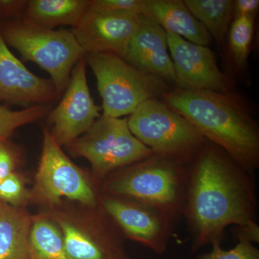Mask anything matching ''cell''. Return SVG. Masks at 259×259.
<instances>
[{"label": "cell", "instance_id": "cell-22", "mask_svg": "<svg viewBox=\"0 0 259 259\" xmlns=\"http://www.w3.org/2000/svg\"><path fill=\"white\" fill-rule=\"evenodd\" d=\"M49 110L47 105H35L19 111L0 105V143L4 142L15 129L41 118Z\"/></svg>", "mask_w": 259, "mask_h": 259}, {"label": "cell", "instance_id": "cell-19", "mask_svg": "<svg viewBox=\"0 0 259 259\" xmlns=\"http://www.w3.org/2000/svg\"><path fill=\"white\" fill-rule=\"evenodd\" d=\"M184 3L211 37L218 44H223L234 15V1L185 0Z\"/></svg>", "mask_w": 259, "mask_h": 259}, {"label": "cell", "instance_id": "cell-13", "mask_svg": "<svg viewBox=\"0 0 259 259\" xmlns=\"http://www.w3.org/2000/svg\"><path fill=\"white\" fill-rule=\"evenodd\" d=\"M140 20V15L88 9L72 32L86 54L112 53L123 59Z\"/></svg>", "mask_w": 259, "mask_h": 259}, {"label": "cell", "instance_id": "cell-16", "mask_svg": "<svg viewBox=\"0 0 259 259\" xmlns=\"http://www.w3.org/2000/svg\"><path fill=\"white\" fill-rule=\"evenodd\" d=\"M192 44L207 47L212 37L181 0H146L143 15Z\"/></svg>", "mask_w": 259, "mask_h": 259}, {"label": "cell", "instance_id": "cell-4", "mask_svg": "<svg viewBox=\"0 0 259 259\" xmlns=\"http://www.w3.org/2000/svg\"><path fill=\"white\" fill-rule=\"evenodd\" d=\"M85 61L96 76L103 115H131L143 102L168 93L165 80L146 74L112 53H88Z\"/></svg>", "mask_w": 259, "mask_h": 259}, {"label": "cell", "instance_id": "cell-12", "mask_svg": "<svg viewBox=\"0 0 259 259\" xmlns=\"http://www.w3.org/2000/svg\"><path fill=\"white\" fill-rule=\"evenodd\" d=\"M168 48L181 90H208L228 93L229 81L218 67L215 55L204 46L166 32Z\"/></svg>", "mask_w": 259, "mask_h": 259}, {"label": "cell", "instance_id": "cell-3", "mask_svg": "<svg viewBox=\"0 0 259 259\" xmlns=\"http://www.w3.org/2000/svg\"><path fill=\"white\" fill-rule=\"evenodd\" d=\"M190 165L153 153L104 179L101 194L146 204L176 224L183 216Z\"/></svg>", "mask_w": 259, "mask_h": 259}, {"label": "cell", "instance_id": "cell-1", "mask_svg": "<svg viewBox=\"0 0 259 259\" xmlns=\"http://www.w3.org/2000/svg\"><path fill=\"white\" fill-rule=\"evenodd\" d=\"M257 197L251 175L207 141L191 163L183 217L193 252L222 243L225 230L256 222Z\"/></svg>", "mask_w": 259, "mask_h": 259}, {"label": "cell", "instance_id": "cell-10", "mask_svg": "<svg viewBox=\"0 0 259 259\" xmlns=\"http://www.w3.org/2000/svg\"><path fill=\"white\" fill-rule=\"evenodd\" d=\"M100 205L125 238L157 254L166 252L175 223L163 213L136 201L106 194L100 195Z\"/></svg>", "mask_w": 259, "mask_h": 259}, {"label": "cell", "instance_id": "cell-5", "mask_svg": "<svg viewBox=\"0 0 259 259\" xmlns=\"http://www.w3.org/2000/svg\"><path fill=\"white\" fill-rule=\"evenodd\" d=\"M131 133L154 153L191 164L207 140L164 102L151 99L127 119Z\"/></svg>", "mask_w": 259, "mask_h": 259}, {"label": "cell", "instance_id": "cell-28", "mask_svg": "<svg viewBox=\"0 0 259 259\" xmlns=\"http://www.w3.org/2000/svg\"><path fill=\"white\" fill-rule=\"evenodd\" d=\"M28 1L0 0V16L11 17L18 14L26 8Z\"/></svg>", "mask_w": 259, "mask_h": 259}, {"label": "cell", "instance_id": "cell-15", "mask_svg": "<svg viewBox=\"0 0 259 259\" xmlns=\"http://www.w3.org/2000/svg\"><path fill=\"white\" fill-rule=\"evenodd\" d=\"M168 49L164 29L151 19L141 15L139 28L130 41L123 59L146 74L176 82Z\"/></svg>", "mask_w": 259, "mask_h": 259}, {"label": "cell", "instance_id": "cell-2", "mask_svg": "<svg viewBox=\"0 0 259 259\" xmlns=\"http://www.w3.org/2000/svg\"><path fill=\"white\" fill-rule=\"evenodd\" d=\"M165 103L187 119L207 141L252 175L259 166V129L249 112L228 93L179 90L163 95Z\"/></svg>", "mask_w": 259, "mask_h": 259}, {"label": "cell", "instance_id": "cell-18", "mask_svg": "<svg viewBox=\"0 0 259 259\" xmlns=\"http://www.w3.org/2000/svg\"><path fill=\"white\" fill-rule=\"evenodd\" d=\"M90 3V0H31L27 3L23 21L50 30L59 25L74 28Z\"/></svg>", "mask_w": 259, "mask_h": 259}, {"label": "cell", "instance_id": "cell-23", "mask_svg": "<svg viewBox=\"0 0 259 259\" xmlns=\"http://www.w3.org/2000/svg\"><path fill=\"white\" fill-rule=\"evenodd\" d=\"M236 246L229 250L223 249L221 243L212 244V250L199 255L198 259H259V250L254 243L239 237Z\"/></svg>", "mask_w": 259, "mask_h": 259}, {"label": "cell", "instance_id": "cell-21", "mask_svg": "<svg viewBox=\"0 0 259 259\" xmlns=\"http://www.w3.org/2000/svg\"><path fill=\"white\" fill-rule=\"evenodd\" d=\"M254 28V16L235 17L228 34L229 46L235 64L240 69L246 66Z\"/></svg>", "mask_w": 259, "mask_h": 259}, {"label": "cell", "instance_id": "cell-11", "mask_svg": "<svg viewBox=\"0 0 259 259\" xmlns=\"http://www.w3.org/2000/svg\"><path fill=\"white\" fill-rule=\"evenodd\" d=\"M86 64L82 57L75 65L66 93L49 117L54 125L51 134L60 146H67L88 132L101 116V108L95 105L89 90Z\"/></svg>", "mask_w": 259, "mask_h": 259}, {"label": "cell", "instance_id": "cell-20", "mask_svg": "<svg viewBox=\"0 0 259 259\" xmlns=\"http://www.w3.org/2000/svg\"><path fill=\"white\" fill-rule=\"evenodd\" d=\"M31 241L35 259H70L60 230L48 214L32 217Z\"/></svg>", "mask_w": 259, "mask_h": 259}, {"label": "cell", "instance_id": "cell-17", "mask_svg": "<svg viewBox=\"0 0 259 259\" xmlns=\"http://www.w3.org/2000/svg\"><path fill=\"white\" fill-rule=\"evenodd\" d=\"M32 224L28 213L0 201V259H35Z\"/></svg>", "mask_w": 259, "mask_h": 259}, {"label": "cell", "instance_id": "cell-24", "mask_svg": "<svg viewBox=\"0 0 259 259\" xmlns=\"http://www.w3.org/2000/svg\"><path fill=\"white\" fill-rule=\"evenodd\" d=\"M29 194L23 180L15 172L0 181V201L18 207L28 200Z\"/></svg>", "mask_w": 259, "mask_h": 259}, {"label": "cell", "instance_id": "cell-7", "mask_svg": "<svg viewBox=\"0 0 259 259\" xmlns=\"http://www.w3.org/2000/svg\"><path fill=\"white\" fill-rule=\"evenodd\" d=\"M67 147L74 156L85 158L91 163L98 180L154 153L131 133L127 118L103 115Z\"/></svg>", "mask_w": 259, "mask_h": 259}, {"label": "cell", "instance_id": "cell-9", "mask_svg": "<svg viewBox=\"0 0 259 259\" xmlns=\"http://www.w3.org/2000/svg\"><path fill=\"white\" fill-rule=\"evenodd\" d=\"M32 195L49 207L57 205L63 198L76 201L87 208L100 205V196L96 189L47 130Z\"/></svg>", "mask_w": 259, "mask_h": 259}, {"label": "cell", "instance_id": "cell-27", "mask_svg": "<svg viewBox=\"0 0 259 259\" xmlns=\"http://www.w3.org/2000/svg\"><path fill=\"white\" fill-rule=\"evenodd\" d=\"M258 7V0H237V1H234L235 17L255 16Z\"/></svg>", "mask_w": 259, "mask_h": 259}, {"label": "cell", "instance_id": "cell-25", "mask_svg": "<svg viewBox=\"0 0 259 259\" xmlns=\"http://www.w3.org/2000/svg\"><path fill=\"white\" fill-rule=\"evenodd\" d=\"M146 0H93L88 10L102 13L142 15Z\"/></svg>", "mask_w": 259, "mask_h": 259}, {"label": "cell", "instance_id": "cell-26", "mask_svg": "<svg viewBox=\"0 0 259 259\" xmlns=\"http://www.w3.org/2000/svg\"><path fill=\"white\" fill-rule=\"evenodd\" d=\"M15 166V158L9 148L0 143V181L13 173Z\"/></svg>", "mask_w": 259, "mask_h": 259}, {"label": "cell", "instance_id": "cell-6", "mask_svg": "<svg viewBox=\"0 0 259 259\" xmlns=\"http://www.w3.org/2000/svg\"><path fill=\"white\" fill-rule=\"evenodd\" d=\"M1 33L6 44L15 48L25 60L35 63L50 74L59 95L67 88L75 65L86 54L69 30L15 21L7 24Z\"/></svg>", "mask_w": 259, "mask_h": 259}, {"label": "cell", "instance_id": "cell-8", "mask_svg": "<svg viewBox=\"0 0 259 259\" xmlns=\"http://www.w3.org/2000/svg\"><path fill=\"white\" fill-rule=\"evenodd\" d=\"M62 235L70 259H131L118 227L101 206L83 214L71 212L48 214Z\"/></svg>", "mask_w": 259, "mask_h": 259}, {"label": "cell", "instance_id": "cell-14", "mask_svg": "<svg viewBox=\"0 0 259 259\" xmlns=\"http://www.w3.org/2000/svg\"><path fill=\"white\" fill-rule=\"evenodd\" d=\"M58 96L52 81L29 71L8 49L0 32V101L46 105Z\"/></svg>", "mask_w": 259, "mask_h": 259}]
</instances>
